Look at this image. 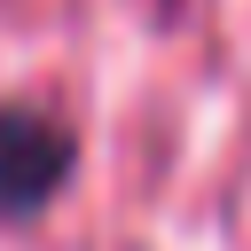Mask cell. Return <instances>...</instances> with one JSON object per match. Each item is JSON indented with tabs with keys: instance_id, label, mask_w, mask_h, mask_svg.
<instances>
[{
	"instance_id": "obj_1",
	"label": "cell",
	"mask_w": 251,
	"mask_h": 251,
	"mask_svg": "<svg viewBox=\"0 0 251 251\" xmlns=\"http://www.w3.org/2000/svg\"><path fill=\"white\" fill-rule=\"evenodd\" d=\"M63 180V133L39 110H0V204L24 212Z\"/></svg>"
}]
</instances>
